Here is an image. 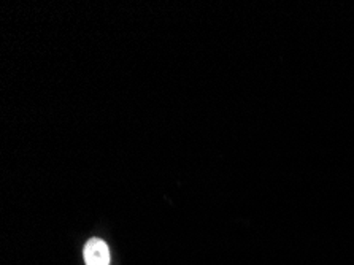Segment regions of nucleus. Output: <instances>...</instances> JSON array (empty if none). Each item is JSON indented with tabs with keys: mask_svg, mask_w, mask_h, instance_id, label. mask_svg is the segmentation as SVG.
<instances>
[{
	"mask_svg": "<svg viewBox=\"0 0 354 265\" xmlns=\"http://www.w3.org/2000/svg\"><path fill=\"white\" fill-rule=\"evenodd\" d=\"M86 265H110V250L102 239H91L83 250Z\"/></svg>",
	"mask_w": 354,
	"mask_h": 265,
	"instance_id": "nucleus-1",
	"label": "nucleus"
}]
</instances>
